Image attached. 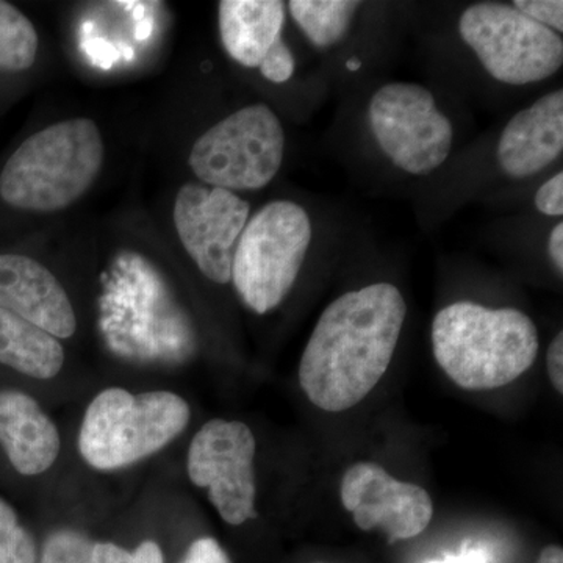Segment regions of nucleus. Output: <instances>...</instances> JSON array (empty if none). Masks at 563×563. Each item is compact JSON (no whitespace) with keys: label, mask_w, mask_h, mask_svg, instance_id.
<instances>
[{"label":"nucleus","mask_w":563,"mask_h":563,"mask_svg":"<svg viewBox=\"0 0 563 563\" xmlns=\"http://www.w3.org/2000/svg\"><path fill=\"white\" fill-rule=\"evenodd\" d=\"M406 314L401 291L387 282L344 292L329 303L299 365L307 399L331 413L362 402L387 373Z\"/></svg>","instance_id":"1"},{"label":"nucleus","mask_w":563,"mask_h":563,"mask_svg":"<svg viewBox=\"0 0 563 563\" xmlns=\"http://www.w3.org/2000/svg\"><path fill=\"white\" fill-rule=\"evenodd\" d=\"M539 347L536 324L517 309L461 301L444 307L432 321L435 361L463 390L512 384L531 368Z\"/></svg>","instance_id":"2"},{"label":"nucleus","mask_w":563,"mask_h":563,"mask_svg":"<svg viewBox=\"0 0 563 563\" xmlns=\"http://www.w3.org/2000/svg\"><path fill=\"white\" fill-rule=\"evenodd\" d=\"M103 141L88 118L33 133L0 173V198L14 209L58 211L90 190L103 165Z\"/></svg>","instance_id":"3"},{"label":"nucleus","mask_w":563,"mask_h":563,"mask_svg":"<svg viewBox=\"0 0 563 563\" xmlns=\"http://www.w3.org/2000/svg\"><path fill=\"white\" fill-rule=\"evenodd\" d=\"M190 417V406L176 393L133 395L107 388L92 399L81 421V457L101 472L124 468L172 443Z\"/></svg>","instance_id":"4"},{"label":"nucleus","mask_w":563,"mask_h":563,"mask_svg":"<svg viewBox=\"0 0 563 563\" xmlns=\"http://www.w3.org/2000/svg\"><path fill=\"white\" fill-rule=\"evenodd\" d=\"M312 243V222L298 203L274 201L247 221L232 261L233 287L247 309L273 312L296 284Z\"/></svg>","instance_id":"5"},{"label":"nucleus","mask_w":563,"mask_h":563,"mask_svg":"<svg viewBox=\"0 0 563 563\" xmlns=\"http://www.w3.org/2000/svg\"><path fill=\"white\" fill-rule=\"evenodd\" d=\"M284 152L279 117L265 103H252L203 132L192 144L188 162L203 185L251 191L277 176Z\"/></svg>","instance_id":"6"},{"label":"nucleus","mask_w":563,"mask_h":563,"mask_svg":"<svg viewBox=\"0 0 563 563\" xmlns=\"http://www.w3.org/2000/svg\"><path fill=\"white\" fill-rule=\"evenodd\" d=\"M459 33L485 70L501 84L523 87L547 80L563 65L561 33L507 3L468 7L459 20Z\"/></svg>","instance_id":"7"},{"label":"nucleus","mask_w":563,"mask_h":563,"mask_svg":"<svg viewBox=\"0 0 563 563\" xmlns=\"http://www.w3.org/2000/svg\"><path fill=\"white\" fill-rule=\"evenodd\" d=\"M368 120L380 150L407 174L428 176L450 157L453 124L421 85H384L369 101Z\"/></svg>","instance_id":"8"},{"label":"nucleus","mask_w":563,"mask_h":563,"mask_svg":"<svg viewBox=\"0 0 563 563\" xmlns=\"http://www.w3.org/2000/svg\"><path fill=\"white\" fill-rule=\"evenodd\" d=\"M254 433L242 421H207L191 440L187 470L191 483L209 490L210 503L228 525L240 526L255 512L257 483Z\"/></svg>","instance_id":"9"},{"label":"nucleus","mask_w":563,"mask_h":563,"mask_svg":"<svg viewBox=\"0 0 563 563\" xmlns=\"http://www.w3.org/2000/svg\"><path fill=\"white\" fill-rule=\"evenodd\" d=\"M251 206L233 191L210 185L185 184L174 203V224L185 251L199 272L217 284H229L240 236Z\"/></svg>","instance_id":"10"},{"label":"nucleus","mask_w":563,"mask_h":563,"mask_svg":"<svg viewBox=\"0 0 563 563\" xmlns=\"http://www.w3.org/2000/svg\"><path fill=\"white\" fill-rule=\"evenodd\" d=\"M340 498L362 531L383 529L388 543L420 536L431 525V495L393 477L374 462H357L344 473Z\"/></svg>","instance_id":"11"},{"label":"nucleus","mask_w":563,"mask_h":563,"mask_svg":"<svg viewBox=\"0 0 563 563\" xmlns=\"http://www.w3.org/2000/svg\"><path fill=\"white\" fill-rule=\"evenodd\" d=\"M0 307L55 339L76 333V312L65 288L46 266L25 255H0Z\"/></svg>","instance_id":"12"},{"label":"nucleus","mask_w":563,"mask_h":563,"mask_svg":"<svg viewBox=\"0 0 563 563\" xmlns=\"http://www.w3.org/2000/svg\"><path fill=\"white\" fill-rule=\"evenodd\" d=\"M563 151V91L544 95L518 111L499 136L496 158L504 173L526 179L553 165Z\"/></svg>","instance_id":"13"},{"label":"nucleus","mask_w":563,"mask_h":563,"mask_svg":"<svg viewBox=\"0 0 563 563\" xmlns=\"http://www.w3.org/2000/svg\"><path fill=\"white\" fill-rule=\"evenodd\" d=\"M0 444L18 473L36 476L57 461L62 440L57 426L31 395L0 390Z\"/></svg>","instance_id":"14"},{"label":"nucleus","mask_w":563,"mask_h":563,"mask_svg":"<svg viewBox=\"0 0 563 563\" xmlns=\"http://www.w3.org/2000/svg\"><path fill=\"white\" fill-rule=\"evenodd\" d=\"M222 46L233 60L258 68L282 38L285 3L280 0H222L218 3Z\"/></svg>","instance_id":"15"},{"label":"nucleus","mask_w":563,"mask_h":563,"mask_svg":"<svg viewBox=\"0 0 563 563\" xmlns=\"http://www.w3.org/2000/svg\"><path fill=\"white\" fill-rule=\"evenodd\" d=\"M0 363L33 379H54L65 351L51 333L0 307Z\"/></svg>","instance_id":"16"},{"label":"nucleus","mask_w":563,"mask_h":563,"mask_svg":"<svg viewBox=\"0 0 563 563\" xmlns=\"http://www.w3.org/2000/svg\"><path fill=\"white\" fill-rule=\"evenodd\" d=\"M292 20L317 49L325 51L346 38L361 2L350 0H291Z\"/></svg>","instance_id":"17"},{"label":"nucleus","mask_w":563,"mask_h":563,"mask_svg":"<svg viewBox=\"0 0 563 563\" xmlns=\"http://www.w3.org/2000/svg\"><path fill=\"white\" fill-rule=\"evenodd\" d=\"M38 33L16 7L0 0V69L21 73L31 68L38 54Z\"/></svg>","instance_id":"18"},{"label":"nucleus","mask_w":563,"mask_h":563,"mask_svg":"<svg viewBox=\"0 0 563 563\" xmlns=\"http://www.w3.org/2000/svg\"><path fill=\"white\" fill-rule=\"evenodd\" d=\"M36 547L13 507L0 499V563H35Z\"/></svg>","instance_id":"19"},{"label":"nucleus","mask_w":563,"mask_h":563,"mask_svg":"<svg viewBox=\"0 0 563 563\" xmlns=\"http://www.w3.org/2000/svg\"><path fill=\"white\" fill-rule=\"evenodd\" d=\"M92 544L84 533H52L44 547L41 563H91Z\"/></svg>","instance_id":"20"},{"label":"nucleus","mask_w":563,"mask_h":563,"mask_svg":"<svg viewBox=\"0 0 563 563\" xmlns=\"http://www.w3.org/2000/svg\"><path fill=\"white\" fill-rule=\"evenodd\" d=\"M91 563H163V553L152 540L141 543L133 553L114 543H95Z\"/></svg>","instance_id":"21"},{"label":"nucleus","mask_w":563,"mask_h":563,"mask_svg":"<svg viewBox=\"0 0 563 563\" xmlns=\"http://www.w3.org/2000/svg\"><path fill=\"white\" fill-rule=\"evenodd\" d=\"M515 9L555 33L563 32V2L561 0H517Z\"/></svg>","instance_id":"22"},{"label":"nucleus","mask_w":563,"mask_h":563,"mask_svg":"<svg viewBox=\"0 0 563 563\" xmlns=\"http://www.w3.org/2000/svg\"><path fill=\"white\" fill-rule=\"evenodd\" d=\"M258 69H261L262 76L273 84H284L291 79L295 74V57L284 40L280 38L274 44Z\"/></svg>","instance_id":"23"},{"label":"nucleus","mask_w":563,"mask_h":563,"mask_svg":"<svg viewBox=\"0 0 563 563\" xmlns=\"http://www.w3.org/2000/svg\"><path fill=\"white\" fill-rule=\"evenodd\" d=\"M536 207L547 217H562L563 214V173H558L550 180L544 181L536 195Z\"/></svg>","instance_id":"24"},{"label":"nucleus","mask_w":563,"mask_h":563,"mask_svg":"<svg viewBox=\"0 0 563 563\" xmlns=\"http://www.w3.org/2000/svg\"><path fill=\"white\" fill-rule=\"evenodd\" d=\"M180 563H231V559L217 540L202 537L191 543Z\"/></svg>","instance_id":"25"},{"label":"nucleus","mask_w":563,"mask_h":563,"mask_svg":"<svg viewBox=\"0 0 563 563\" xmlns=\"http://www.w3.org/2000/svg\"><path fill=\"white\" fill-rule=\"evenodd\" d=\"M548 374L559 395L563 393V333L559 332L547 351Z\"/></svg>","instance_id":"26"},{"label":"nucleus","mask_w":563,"mask_h":563,"mask_svg":"<svg viewBox=\"0 0 563 563\" xmlns=\"http://www.w3.org/2000/svg\"><path fill=\"white\" fill-rule=\"evenodd\" d=\"M548 252L559 274L563 273V224L559 222L548 239Z\"/></svg>","instance_id":"27"},{"label":"nucleus","mask_w":563,"mask_h":563,"mask_svg":"<svg viewBox=\"0 0 563 563\" xmlns=\"http://www.w3.org/2000/svg\"><path fill=\"white\" fill-rule=\"evenodd\" d=\"M537 563H563L562 548L555 547V544L544 548Z\"/></svg>","instance_id":"28"}]
</instances>
